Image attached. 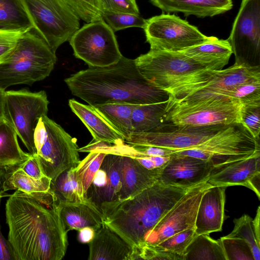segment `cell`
Returning a JSON list of instances; mask_svg holds the SVG:
<instances>
[{
    "label": "cell",
    "instance_id": "6da1fadb",
    "mask_svg": "<svg viewBox=\"0 0 260 260\" xmlns=\"http://www.w3.org/2000/svg\"><path fill=\"white\" fill-rule=\"evenodd\" d=\"M9 197L5 207L8 241L15 260H60L65 255L68 232L60 217L58 201L43 203L22 191Z\"/></svg>",
    "mask_w": 260,
    "mask_h": 260
},
{
    "label": "cell",
    "instance_id": "7a4b0ae2",
    "mask_svg": "<svg viewBox=\"0 0 260 260\" xmlns=\"http://www.w3.org/2000/svg\"><path fill=\"white\" fill-rule=\"evenodd\" d=\"M64 82L74 95L92 106L112 103L141 105L168 98L167 92L145 79L135 59L123 56L116 63L89 67L66 78Z\"/></svg>",
    "mask_w": 260,
    "mask_h": 260
},
{
    "label": "cell",
    "instance_id": "3957f363",
    "mask_svg": "<svg viewBox=\"0 0 260 260\" xmlns=\"http://www.w3.org/2000/svg\"><path fill=\"white\" fill-rule=\"evenodd\" d=\"M193 187L157 181L132 198L102 205L104 223L133 248L143 243L146 234Z\"/></svg>",
    "mask_w": 260,
    "mask_h": 260
},
{
    "label": "cell",
    "instance_id": "277c9868",
    "mask_svg": "<svg viewBox=\"0 0 260 260\" xmlns=\"http://www.w3.org/2000/svg\"><path fill=\"white\" fill-rule=\"evenodd\" d=\"M56 61L55 52L33 29L28 30L0 63V87L5 90L42 80L50 75Z\"/></svg>",
    "mask_w": 260,
    "mask_h": 260
},
{
    "label": "cell",
    "instance_id": "5b68a950",
    "mask_svg": "<svg viewBox=\"0 0 260 260\" xmlns=\"http://www.w3.org/2000/svg\"><path fill=\"white\" fill-rule=\"evenodd\" d=\"M257 79H260L259 66L236 57L233 66L223 70L199 72L167 92L171 101L177 103L228 98L226 93L235 87Z\"/></svg>",
    "mask_w": 260,
    "mask_h": 260
},
{
    "label": "cell",
    "instance_id": "8992f818",
    "mask_svg": "<svg viewBox=\"0 0 260 260\" xmlns=\"http://www.w3.org/2000/svg\"><path fill=\"white\" fill-rule=\"evenodd\" d=\"M34 139L35 155L43 172L51 180L80 161L76 139L47 115L39 119Z\"/></svg>",
    "mask_w": 260,
    "mask_h": 260
},
{
    "label": "cell",
    "instance_id": "52a82bcc",
    "mask_svg": "<svg viewBox=\"0 0 260 260\" xmlns=\"http://www.w3.org/2000/svg\"><path fill=\"white\" fill-rule=\"evenodd\" d=\"M174 153L206 160L217 169L260 154V149L259 140L254 139L241 124H238L226 126L200 145Z\"/></svg>",
    "mask_w": 260,
    "mask_h": 260
},
{
    "label": "cell",
    "instance_id": "ba28073f",
    "mask_svg": "<svg viewBox=\"0 0 260 260\" xmlns=\"http://www.w3.org/2000/svg\"><path fill=\"white\" fill-rule=\"evenodd\" d=\"M33 29L55 52L80 28V18L64 0H21Z\"/></svg>",
    "mask_w": 260,
    "mask_h": 260
},
{
    "label": "cell",
    "instance_id": "9c48e42d",
    "mask_svg": "<svg viewBox=\"0 0 260 260\" xmlns=\"http://www.w3.org/2000/svg\"><path fill=\"white\" fill-rule=\"evenodd\" d=\"M168 123L179 126H206L240 124L242 105L230 98L177 103L168 98Z\"/></svg>",
    "mask_w": 260,
    "mask_h": 260
},
{
    "label": "cell",
    "instance_id": "30bf717a",
    "mask_svg": "<svg viewBox=\"0 0 260 260\" xmlns=\"http://www.w3.org/2000/svg\"><path fill=\"white\" fill-rule=\"evenodd\" d=\"M135 61L145 79L166 92L194 74L209 70L179 51L150 49Z\"/></svg>",
    "mask_w": 260,
    "mask_h": 260
},
{
    "label": "cell",
    "instance_id": "8fae6325",
    "mask_svg": "<svg viewBox=\"0 0 260 260\" xmlns=\"http://www.w3.org/2000/svg\"><path fill=\"white\" fill-rule=\"evenodd\" d=\"M49 101L44 90L6 91L4 118L12 126L29 153L36 154L34 133L39 119L47 115Z\"/></svg>",
    "mask_w": 260,
    "mask_h": 260
},
{
    "label": "cell",
    "instance_id": "7c38bea8",
    "mask_svg": "<svg viewBox=\"0 0 260 260\" xmlns=\"http://www.w3.org/2000/svg\"><path fill=\"white\" fill-rule=\"evenodd\" d=\"M69 42L75 56L89 67H108L122 56L114 32L103 19L79 28Z\"/></svg>",
    "mask_w": 260,
    "mask_h": 260
},
{
    "label": "cell",
    "instance_id": "4fadbf2b",
    "mask_svg": "<svg viewBox=\"0 0 260 260\" xmlns=\"http://www.w3.org/2000/svg\"><path fill=\"white\" fill-rule=\"evenodd\" d=\"M150 49L177 52L209 41L198 28L174 14H161L146 19L143 28Z\"/></svg>",
    "mask_w": 260,
    "mask_h": 260
},
{
    "label": "cell",
    "instance_id": "5bb4252c",
    "mask_svg": "<svg viewBox=\"0 0 260 260\" xmlns=\"http://www.w3.org/2000/svg\"><path fill=\"white\" fill-rule=\"evenodd\" d=\"M227 126H179L167 123L155 131L132 133L124 142L132 145L166 148L176 152L204 143Z\"/></svg>",
    "mask_w": 260,
    "mask_h": 260
},
{
    "label": "cell",
    "instance_id": "9a60e30c",
    "mask_svg": "<svg viewBox=\"0 0 260 260\" xmlns=\"http://www.w3.org/2000/svg\"><path fill=\"white\" fill-rule=\"evenodd\" d=\"M210 186L205 182L189 189L146 234L143 244L156 245L178 233L195 229L202 196Z\"/></svg>",
    "mask_w": 260,
    "mask_h": 260
},
{
    "label": "cell",
    "instance_id": "2e32d148",
    "mask_svg": "<svg viewBox=\"0 0 260 260\" xmlns=\"http://www.w3.org/2000/svg\"><path fill=\"white\" fill-rule=\"evenodd\" d=\"M236 57L258 56L260 48V0H242L228 39Z\"/></svg>",
    "mask_w": 260,
    "mask_h": 260
},
{
    "label": "cell",
    "instance_id": "e0dca14e",
    "mask_svg": "<svg viewBox=\"0 0 260 260\" xmlns=\"http://www.w3.org/2000/svg\"><path fill=\"white\" fill-rule=\"evenodd\" d=\"M214 169L206 160L173 153L159 168L157 181L168 185L191 187L206 182Z\"/></svg>",
    "mask_w": 260,
    "mask_h": 260
},
{
    "label": "cell",
    "instance_id": "ac0fdd59",
    "mask_svg": "<svg viewBox=\"0 0 260 260\" xmlns=\"http://www.w3.org/2000/svg\"><path fill=\"white\" fill-rule=\"evenodd\" d=\"M121 188L120 154L108 151L87 190L86 198L100 210L119 201Z\"/></svg>",
    "mask_w": 260,
    "mask_h": 260
},
{
    "label": "cell",
    "instance_id": "d6986e66",
    "mask_svg": "<svg viewBox=\"0 0 260 260\" xmlns=\"http://www.w3.org/2000/svg\"><path fill=\"white\" fill-rule=\"evenodd\" d=\"M226 187L211 186L203 193L195 221L197 235L220 232L224 219Z\"/></svg>",
    "mask_w": 260,
    "mask_h": 260
},
{
    "label": "cell",
    "instance_id": "ffe728a7",
    "mask_svg": "<svg viewBox=\"0 0 260 260\" xmlns=\"http://www.w3.org/2000/svg\"><path fill=\"white\" fill-rule=\"evenodd\" d=\"M159 169L148 170L134 158L120 154L121 188L119 201L132 198L154 184L157 181Z\"/></svg>",
    "mask_w": 260,
    "mask_h": 260
},
{
    "label": "cell",
    "instance_id": "44dd1931",
    "mask_svg": "<svg viewBox=\"0 0 260 260\" xmlns=\"http://www.w3.org/2000/svg\"><path fill=\"white\" fill-rule=\"evenodd\" d=\"M88 260H131V246L104 223L88 243Z\"/></svg>",
    "mask_w": 260,
    "mask_h": 260
},
{
    "label": "cell",
    "instance_id": "7402d4cb",
    "mask_svg": "<svg viewBox=\"0 0 260 260\" xmlns=\"http://www.w3.org/2000/svg\"><path fill=\"white\" fill-rule=\"evenodd\" d=\"M58 201L59 216L68 232L85 227L96 231L104 223L101 211L88 199L75 202Z\"/></svg>",
    "mask_w": 260,
    "mask_h": 260
},
{
    "label": "cell",
    "instance_id": "603a6c76",
    "mask_svg": "<svg viewBox=\"0 0 260 260\" xmlns=\"http://www.w3.org/2000/svg\"><path fill=\"white\" fill-rule=\"evenodd\" d=\"M260 154L236 161L213 170L206 182L211 186L247 187L250 180L260 172Z\"/></svg>",
    "mask_w": 260,
    "mask_h": 260
},
{
    "label": "cell",
    "instance_id": "cb8c5ba5",
    "mask_svg": "<svg viewBox=\"0 0 260 260\" xmlns=\"http://www.w3.org/2000/svg\"><path fill=\"white\" fill-rule=\"evenodd\" d=\"M72 112L81 120L93 139L113 145L124 143V139L98 111L90 105L81 104L74 99L69 101Z\"/></svg>",
    "mask_w": 260,
    "mask_h": 260
},
{
    "label": "cell",
    "instance_id": "d4e9b609",
    "mask_svg": "<svg viewBox=\"0 0 260 260\" xmlns=\"http://www.w3.org/2000/svg\"><path fill=\"white\" fill-rule=\"evenodd\" d=\"M3 191L16 190L29 195L47 205H52L56 198L50 190L51 179L32 178L20 169L14 167L6 169Z\"/></svg>",
    "mask_w": 260,
    "mask_h": 260
},
{
    "label": "cell",
    "instance_id": "484cf974",
    "mask_svg": "<svg viewBox=\"0 0 260 260\" xmlns=\"http://www.w3.org/2000/svg\"><path fill=\"white\" fill-rule=\"evenodd\" d=\"M154 6L168 13H182L185 16L213 17L232 8V0H149Z\"/></svg>",
    "mask_w": 260,
    "mask_h": 260
},
{
    "label": "cell",
    "instance_id": "4316f807",
    "mask_svg": "<svg viewBox=\"0 0 260 260\" xmlns=\"http://www.w3.org/2000/svg\"><path fill=\"white\" fill-rule=\"evenodd\" d=\"M211 70H220L229 62L233 53L228 40L211 39L179 51Z\"/></svg>",
    "mask_w": 260,
    "mask_h": 260
},
{
    "label": "cell",
    "instance_id": "83f0119b",
    "mask_svg": "<svg viewBox=\"0 0 260 260\" xmlns=\"http://www.w3.org/2000/svg\"><path fill=\"white\" fill-rule=\"evenodd\" d=\"M169 100L136 105L132 111V133L155 131L167 123V108Z\"/></svg>",
    "mask_w": 260,
    "mask_h": 260
},
{
    "label": "cell",
    "instance_id": "f1b7e54d",
    "mask_svg": "<svg viewBox=\"0 0 260 260\" xmlns=\"http://www.w3.org/2000/svg\"><path fill=\"white\" fill-rule=\"evenodd\" d=\"M16 132L4 118L0 121V169L19 165L31 155L20 147Z\"/></svg>",
    "mask_w": 260,
    "mask_h": 260
},
{
    "label": "cell",
    "instance_id": "f546056e",
    "mask_svg": "<svg viewBox=\"0 0 260 260\" xmlns=\"http://www.w3.org/2000/svg\"><path fill=\"white\" fill-rule=\"evenodd\" d=\"M33 28L21 0H0V30L26 32Z\"/></svg>",
    "mask_w": 260,
    "mask_h": 260
},
{
    "label": "cell",
    "instance_id": "4dcf8cb0",
    "mask_svg": "<svg viewBox=\"0 0 260 260\" xmlns=\"http://www.w3.org/2000/svg\"><path fill=\"white\" fill-rule=\"evenodd\" d=\"M136 106L128 103H112L93 107L125 139L132 133V114Z\"/></svg>",
    "mask_w": 260,
    "mask_h": 260
},
{
    "label": "cell",
    "instance_id": "1f68e13d",
    "mask_svg": "<svg viewBox=\"0 0 260 260\" xmlns=\"http://www.w3.org/2000/svg\"><path fill=\"white\" fill-rule=\"evenodd\" d=\"M111 144L104 142L100 147L89 152L77 167L74 168L75 175L81 191L86 198L87 189L102 165L103 160L108 153L107 147Z\"/></svg>",
    "mask_w": 260,
    "mask_h": 260
},
{
    "label": "cell",
    "instance_id": "d6a6232c",
    "mask_svg": "<svg viewBox=\"0 0 260 260\" xmlns=\"http://www.w3.org/2000/svg\"><path fill=\"white\" fill-rule=\"evenodd\" d=\"M185 260H226L218 240L208 234L196 235L187 246Z\"/></svg>",
    "mask_w": 260,
    "mask_h": 260
},
{
    "label": "cell",
    "instance_id": "836d02e7",
    "mask_svg": "<svg viewBox=\"0 0 260 260\" xmlns=\"http://www.w3.org/2000/svg\"><path fill=\"white\" fill-rule=\"evenodd\" d=\"M74 168L63 172L51 180L50 190L58 200L75 202L86 199L80 188Z\"/></svg>",
    "mask_w": 260,
    "mask_h": 260
},
{
    "label": "cell",
    "instance_id": "e575fe53",
    "mask_svg": "<svg viewBox=\"0 0 260 260\" xmlns=\"http://www.w3.org/2000/svg\"><path fill=\"white\" fill-rule=\"evenodd\" d=\"M252 220V219L246 214L235 218L234 220V229L227 236L238 237L245 241L250 248L254 260H259L260 244L256 239Z\"/></svg>",
    "mask_w": 260,
    "mask_h": 260
},
{
    "label": "cell",
    "instance_id": "d590c367",
    "mask_svg": "<svg viewBox=\"0 0 260 260\" xmlns=\"http://www.w3.org/2000/svg\"><path fill=\"white\" fill-rule=\"evenodd\" d=\"M225 96L237 101L243 106H260V79L242 83L229 91Z\"/></svg>",
    "mask_w": 260,
    "mask_h": 260
},
{
    "label": "cell",
    "instance_id": "8d00e7d4",
    "mask_svg": "<svg viewBox=\"0 0 260 260\" xmlns=\"http://www.w3.org/2000/svg\"><path fill=\"white\" fill-rule=\"evenodd\" d=\"M219 240L226 260H254L250 247L244 240L226 236Z\"/></svg>",
    "mask_w": 260,
    "mask_h": 260
},
{
    "label": "cell",
    "instance_id": "74e56055",
    "mask_svg": "<svg viewBox=\"0 0 260 260\" xmlns=\"http://www.w3.org/2000/svg\"><path fill=\"white\" fill-rule=\"evenodd\" d=\"M102 18L114 32L129 27L143 28L146 21L140 14L127 13L104 12Z\"/></svg>",
    "mask_w": 260,
    "mask_h": 260
},
{
    "label": "cell",
    "instance_id": "f35d334b",
    "mask_svg": "<svg viewBox=\"0 0 260 260\" xmlns=\"http://www.w3.org/2000/svg\"><path fill=\"white\" fill-rule=\"evenodd\" d=\"M78 17L86 23L102 19L100 0H64Z\"/></svg>",
    "mask_w": 260,
    "mask_h": 260
},
{
    "label": "cell",
    "instance_id": "ab89813d",
    "mask_svg": "<svg viewBox=\"0 0 260 260\" xmlns=\"http://www.w3.org/2000/svg\"><path fill=\"white\" fill-rule=\"evenodd\" d=\"M132 250L131 260H185L184 255L158 248L154 245L142 244Z\"/></svg>",
    "mask_w": 260,
    "mask_h": 260
},
{
    "label": "cell",
    "instance_id": "60d3db41",
    "mask_svg": "<svg viewBox=\"0 0 260 260\" xmlns=\"http://www.w3.org/2000/svg\"><path fill=\"white\" fill-rule=\"evenodd\" d=\"M196 235L194 228L188 229L178 233L154 246L184 256L187 246Z\"/></svg>",
    "mask_w": 260,
    "mask_h": 260
},
{
    "label": "cell",
    "instance_id": "b9f144b4",
    "mask_svg": "<svg viewBox=\"0 0 260 260\" xmlns=\"http://www.w3.org/2000/svg\"><path fill=\"white\" fill-rule=\"evenodd\" d=\"M242 126L255 139L259 140L260 106H242L241 112Z\"/></svg>",
    "mask_w": 260,
    "mask_h": 260
},
{
    "label": "cell",
    "instance_id": "7bdbcfd3",
    "mask_svg": "<svg viewBox=\"0 0 260 260\" xmlns=\"http://www.w3.org/2000/svg\"><path fill=\"white\" fill-rule=\"evenodd\" d=\"M100 2L103 12L140 14L136 0H100Z\"/></svg>",
    "mask_w": 260,
    "mask_h": 260
},
{
    "label": "cell",
    "instance_id": "ee69618b",
    "mask_svg": "<svg viewBox=\"0 0 260 260\" xmlns=\"http://www.w3.org/2000/svg\"><path fill=\"white\" fill-rule=\"evenodd\" d=\"M25 32L0 30V63L15 48L18 40Z\"/></svg>",
    "mask_w": 260,
    "mask_h": 260
},
{
    "label": "cell",
    "instance_id": "f6af8a7d",
    "mask_svg": "<svg viewBox=\"0 0 260 260\" xmlns=\"http://www.w3.org/2000/svg\"><path fill=\"white\" fill-rule=\"evenodd\" d=\"M15 167L35 179H41L46 176L43 172L38 159L35 154H31L23 162Z\"/></svg>",
    "mask_w": 260,
    "mask_h": 260
},
{
    "label": "cell",
    "instance_id": "bcb514c9",
    "mask_svg": "<svg viewBox=\"0 0 260 260\" xmlns=\"http://www.w3.org/2000/svg\"><path fill=\"white\" fill-rule=\"evenodd\" d=\"M130 145L137 152L145 156H168L175 152L172 149L157 146Z\"/></svg>",
    "mask_w": 260,
    "mask_h": 260
},
{
    "label": "cell",
    "instance_id": "7dc6e473",
    "mask_svg": "<svg viewBox=\"0 0 260 260\" xmlns=\"http://www.w3.org/2000/svg\"><path fill=\"white\" fill-rule=\"evenodd\" d=\"M2 196L0 195V206ZM0 260H15L12 248L2 234L0 222Z\"/></svg>",
    "mask_w": 260,
    "mask_h": 260
},
{
    "label": "cell",
    "instance_id": "c3c4849f",
    "mask_svg": "<svg viewBox=\"0 0 260 260\" xmlns=\"http://www.w3.org/2000/svg\"><path fill=\"white\" fill-rule=\"evenodd\" d=\"M78 240L83 244H88L93 238L96 231L91 227H85L78 230Z\"/></svg>",
    "mask_w": 260,
    "mask_h": 260
},
{
    "label": "cell",
    "instance_id": "681fc988",
    "mask_svg": "<svg viewBox=\"0 0 260 260\" xmlns=\"http://www.w3.org/2000/svg\"><path fill=\"white\" fill-rule=\"evenodd\" d=\"M260 172L255 174L249 181L247 187L252 190L260 198L259 192Z\"/></svg>",
    "mask_w": 260,
    "mask_h": 260
},
{
    "label": "cell",
    "instance_id": "f907efd6",
    "mask_svg": "<svg viewBox=\"0 0 260 260\" xmlns=\"http://www.w3.org/2000/svg\"><path fill=\"white\" fill-rule=\"evenodd\" d=\"M260 207L258 206L255 218L252 219V225L254 234L257 242L260 244V229H259Z\"/></svg>",
    "mask_w": 260,
    "mask_h": 260
},
{
    "label": "cell",
    "instance_id": "816d5d0a",
    "mask_svg": "<svg viewBox=\"0 0 260 260\" xmlns=\"http://www.w3.org/2000/svg\"><path fill=\"white\" fill-rule=\"evenodd\" d=\"M154 162L156 168L163 166L170 159V155L168 156H149Z\"/></svg>",
    "mask_w": 260,
    "mask_h": 260
},
{
    "label": "cell",
    "instance_id": "f5cc1de1",
    "mask_svg": "<svg viewBox=\"0 0 260 260\" xmlns=\"http://www.w3.org/2000/svg\"><path fill=\"white\" fill-rule=\"evenodd\" d=\"M6 90L0 87V121L4 119Z\"/></svg>",
    "mask_w": 260,
    "mask_h": 260
},
{
    "label": "cell",
    "instance_id": "db71d44e",
    "mask_svg": "<svg viewBox=\"0 0 260 260\" xmlns=\"http://www.w3.org/2000/svg\"><path fill=\"white\" fill-rule=\"evenodd\" d=\"M5 170L4 169H0V195L3 197L5 192L3 191V184L5 180Z\"/></svg>",
    "mask_w": 260,
    "mask_h": 260
}]
</instances>
